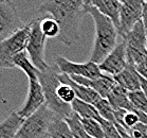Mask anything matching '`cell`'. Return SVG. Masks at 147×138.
I'll list each match as a JSON object with an SVG mask.
<instances>
[{
	"mask_svg": "<svg viewBox=\"0 0 147 138\" xmlns=\"http://www.w3.org/2000/svg\"><path fill=\"white\" fill-rule=\"evenodd\" d=\"M59 68L57 65H52L44 71H40L38 81H39L45 97H46V104L55 113L57 117L60 119H67L72 113V105L66 104L60 101L56 94V89L61 83L59 80L60 75Z\"/></svg>",
	"mask_w": 147,
	"mask_h": 138,
	"instance_id": "3957f363",
	"label": "cell"
},
{
	"mask_svg": "<svg viewBox=\"0 0 147 138\" xmlns=\"http://www.w3.org/2000/svg\"><path fill=\"white\" fill-rule=\"evenodd\" d=\"M24 120L17 111H12L0 124V138H16Z\"/></svg>",
	"mask_w": 147,
	"mask_h": 138,
	"instance_id": "e0dca14e",
	"label": "cell"
},
{
	"mask_svg": "<svg viewBox=\"0 0 147 138\" xmlns=\"http://www.w3.org/2000/svg\"><path fill=\"white\" fill-rule=\"evenodd\" d=\"M40 28L46 37H59L60 27L53 17L42 18L40 22Z\"/></svg>",
	"mask_w": 147,
	"mask_h": 138,
	"instance_id": "cb8c5ba5",
	"label": "cell"
},
{
	"mask_svg": "<svg viewBox=\"0 0 147 138\" xmlns=\"http://www.w3.org/2000/svg\"><path fill=\"white\" fill-rule=\"evenodd\" d=\"M46 104V97H45L42 87L38 80H29V89L22 106L18 109L20 116L24 119L30 117L35 111H37L41 106Z\"/></svg>",
	"mask_w": 147,
	"mask_h": 138,
	"instance_id": "7c38bea8",
	"label": "cell"
},
{
	"mask_svg": "<svg viewBox=\"0 0 147 138\" xmlns=\"http://www.w3.org/2000/svg\"><path fill=\"white\" fill-rule=\"evenodd\" d=\"M72 109L74 113H76L83 119H94V120L100 121V123L104 120L93 104L86 103V102L78 100V99H76L72 103Z\"/></svg>",
	"mask_w": 147,
	"mask_h": 138,
	"instance_id": "ffe728a7",
	"label": "cell"
},
{
	"mask_svg": "<svg viewBox=\"0 0 147 138\" xmlns=\"http://www.w3.org/2000/svg\"><path fill=\"white\" fill-rule=\"evenodd\" d=\"M85 1L87 5L94 7L103 15L109 17L117 28L120 22L122 2H120L119 0H85Z\"/></svg>",
	"mask_w": 147,
	"mask_h": 138,
	"instance_id": "9a60e30c",
	"label": "cell"
},
{
	"mask_svg": "<svg viewBox=\"0 0 147 138\" xmlns=\"http://www.w3.org/2000/svg\"><path fill=\"white\" fill-rule=\"evenodd\" d=\"M67 123L70 126L72 134L74 138H92L90 135L88 134L87 131L85 130L82 122V118L76 114V113H72L69 117L66 119Z\"/></svg>",
	"mask_w": 147,
	"mask_h": 138,
	"instance_id": "7402d4cb",
	"label": "cell"
},
{
	"mask_svg": "<svg viewBox=\"0 0 147 138\" xmlns=\"http://www.w3.org/2000/svg\"><path fill=\"white\" fill-rule=\"evenodd\" d=\"M127 64L128 57L126 45H125V41H122L117 45V47L108 54L107 57L98 66L104 74L115 77L125 69Z\"/></svg>",
	"mask_w": 147,
	"mask_h": 138,
	"instance_id": "8fae6325",
	"label": "cell"
},
{
	"mask_svg": "<svg viewBox=\"0 0 147 138\" xmlns=\"http://www.w3.org/2000/svg\"><path fill=\"white\" fill-rule=\"evenodd\" d=\"M142 21L144 24L145 30L147 32V0H144V7H143V17H142Z\"/></svg>",
	"mask_w": 147,
	"mask_h": 138,
	"instance_id": "4dcf8cb0",
	"label": "cell"
},
{
	"mask_svg": "<svg viewBox=\"0 0 147 138\" xmlns=\"http://www.w3.org/2000/svg\"><path fill=\"white\" fill-rule=\"evenodd\" d=\"M127 132L132 138H147V125L143 123H138Z\"/></svg>",
	"mask_w": 147,
	"mask_h": 138,
	"instance_id": "f1b7e54d",
	"label": "cell"
},
{
	"mask_svg": "<svg viewBox=\"0 0 147 138\" xmlns=\"http://www.w3.org/2000/svg\"><path fill=\"white\" fill-rule=\"evenodd\" d=\"M85 0H44L39 13L50 14L60 27L59 41L71 46L80 39V24L86 13Z\"/></svg>",
	"mask_w": 147,
	"mask_h": 138,
	"instance_id": "6da1fadb",
	"label": "cell"
},
{
	"mask_svg": "<svg viewBox=\"0 0 147 138\" xmlns=\"http://www.w3.org/2000/svg\"><path fill=\"white\" fill-rule=\"evenodd\" d=\"M119 1H120V2H122V3H123L124 1H126V0H119Z\"/></svg>",
	"mask_w": 147,
	"mask_h": 138,
	"instance_id": "e575fe53",
	"label": "cell"
},
{
	"mask_svg": "<svg viewBox=\"0 0 147 138\" xmlns=\"http://www.w3.org/2000/svg\"><path fill=\"white\" fill-rule=\"evenodd\" d=\"M117 84L126 89L128 92L141 90V75L137 71L134 64L128 62L127 66L122 72L113 77Z\"/></svg>",
	"mask_w": 147,
	"mask_h": 138,
	"instance_id": "5bb4252c",
	"label": "cell"
},
{
	"mask_svg": "<svg viewBox=\"0 0 147 138\" xmlns=\"http://www.w3.org/2000/svg\"><path fill=\"white\" fill-rule=\"evenodd\" d=\"M12 0H0V2H11Z\"/></svg>",
	"mask_w": 147,
	"mask_h": 138,
	"instance_id": "836d02e7",
	"label": "cell"
},
{
	"mask_svg": "<svg viewBox=\"0 0 147 138\" xmlns=\"http://www.w3.org/2000/svg\"><path fill=\"white\" fill-rule=\"evenodd\" d=\"M94 106H95V108L98 111V114L100 115V117L103 118L104 120L115 123V116H114L115 111L111 106V104L109 103L107 99L100 98V100L94 104Z\"/></svg>",
	"mask_w": 147,
	"mask_h": 138,
	"instance_id": "603a6c76",
	"label": "cell"
},
{
	"mask_svg": "<svg viewBox=\"0 0 147 138\" xmlns=\"http://www.w3.org/2000/svg\"><path fill=\"white\" fill-rule=\"evenodd\" d=\"M74 81L78 83V84L85 85L87 87L92 88L95 90L97 94H100L102 98L107 99V97L110 94V92L113 90V88L117 85L113 77L108 75V74H104L102 77H96V79H87V77H71Z\"/></svg>",
	"mask_w": 147,
	"mask_h": 138,
	"instance_id": "4fadbf2b",
	"label": "cell"
},
{
	"mask_svg": "<svg viewBox=\"0 0 147 138\" xmlns=\"http://www.w3.org/2000/svg\"><path fill=\"white\" fill-rule=\"evenodd\" d=\"M82 122H83L85 130L92 138H105L103 126L100 121L94 120V119H83L82 118Z\"/></svg>",
	"mask_w": 147,
	"mask_h": 138,
	"instance_id": "484cf974",
	"label": "cell"
},
{
	"mask_svg": "<svg viewBox=\"0 0 147 138\" xmlns=\"http://www.w3.org/2000/svg\"><path fill=\"white\" fill-rule=\"evenodd\" d=\"M55 65L59 68L61 73L70 77H83L87 79H96L103 75L98 64L88 61L86 63H75L67 60L64 56H57Z\"/></svg>",
	"mask_w": 147,
	"mask_h": 138,
	"instance_id": "30bf717a",
	"label": "cell"
},
{
	"mask_svg": "<svg viewBox=\"0 0 147 138\" xmlns=\"http://www.w3.org/2000/svg\"><path fill=\"white\" fill-rule=\"evenodd\" d=\"M56 94L60 101H63L64 103H66V104L72 105V103L77 99L76 94H75V91H74L73 88L71 87L69 84L63 83V82H61L59 84V86L57 87Z\"/></svg>",
	"mask_w": 147,
	"mask_h": 138,
	"instance_id": "d4e9b609",
	"label": "cell"
},
{
	"mask_svg": "<svg viewBox=\"0 0 147 138\" xmlns=\"http://www.w3.org/2000/svg\"><path fill=\"white\" fill-rule=\"evenodd\" d=\"M141 90L143 91L145 96L147 97V80L141 77Z\"/></svg>",
	"mask_w": 147,
	"mask_h": 138,
	"instance_id": "d6a6232c",
	"label": "cell"
},
{
	"mask_svg": "<svg viewBox=\"0 0 147 138\" xmlns=\"http://www.w3.org/2000/svg\"><path fill=\"white\" fill-rule=\"evenodd\" d=\"M123 41L126 45L128 62L136 66L147 54V32L143 21L138 22Z\"/></svg>",
	"mask_w": 147,
	"mask_h": 138,
	"instance_id": "52a82bcc",
	"label": "cell"
},
{
	"mask_svg": "<svg viewBox=\"0 0 147 138\" xmlns=\"http://www.w3.org/2000/svg\"><path fill=\"white\" fill-rule=\"evenodd\" d=\"M129 99L136 111L147 115V97L142 90L129 92Z\"/></svg>",
	"mask_w": 147,
	"mask_h": 138,
	"instance_id": "4316f807",
	"label": "cell"
},
{
	"mask_svg": "<svg viewBox=\"0 0 147 138\" xmlns=\"http://www.w3.org/2000/svg\"><path fill=\"white\" fill-rule=\"evenodd\" d=\"M31 24L27 26L10 37L1 41L0 44V64L3 68H14L12 60L17 54L27 50L28 43L30 39Z\"/></svg>",
	"mask_w": 147,
	"mask_h": 138,
	"instance_id": "5b68a950",
	"label": "cell"
},
{
	"mask_svg": "<svg viewBox=\"0 0 147 138\" xmlns=\"http://www.w3.org/2000/svg\"><path fill=\"white\" fill-rule=\"evenodd\" d=\"M58 118L47 104L24 120L16 138H46L52 122Z\"/></svg>",
	"mask_w": 147,
	"mask_h": 138,
	"instance_id": "277c9868",
	"label": "cell"
},
{
	"mask_svg": "<svg viewBox=\"0 0 147 138\" xmlns=\"http://www.w3.org/2000/svg\"><path fill=\"white\" fill-rule=\"evenodd\" d=\"M115 124V123H114ZM117 125V128H119V131H120V133H121V135H122V137L123 138H132L129 135V133L127 132V130H125V128H123V126H121L120 124H115Z\"/></svg>",
	"mask_w": 147,
	"mask_h": 138,
	"instance_id": "1f68e13d",
	"label": "cell"
},
{
	"mask_svg": "<svg viewBox=\"0 0 147 138\" xmlns=\"http://www.w3.org/2000/svg\"><path fill=\"white\" fill-rule=\"evenodd\" d=\"M86 13L92 17L95 27V37L89 61L100 65L119 44V32L113 21L94 7L87 5Z\"/></svg>",
	"mask_w": 147,
	"mask_h": 138,
	"instance_id": "7a4b0ae2",
	"label": "cell"
},
{
	"mask_svg": "<svg viewBox=\"0 0 147 138\" xmlns=\"http://www.w3.org/2000/svg\"><path fill=\"white\" fill-rule=\"evenodd\" d=\"M144 0H126L122 3L120 22L117 26L119 35L123 39L143 17Z\"/></svg>",
	"mask_w": 147,
	"mask_h": 138,
	"instance_id": "ba28073f",
	"label": "cell"
},
{
	"mask_svg": "<svg viewBox=\"0 0 147 138\" xmlns=\"http://www.w3.org/2000/svg\"><path fill=\"white\" fill-rule=\"evenodd\" d=\"M28 55L29 54L26 53V51L17 54L16 56H14L13 60H12L13 66L20 68L24 73L27 74L29 80H38L40 70L37 69L36 66L33 64V62L31 61L30 56H28Z\"/></svg>",
	"mask_w": 147,
	"mask_h": 138,
	"instance_id": "d6986e66",
	"label": "cell"
},
{
	"mask_svg": "<svg viewBox=\"0 0 147 138\" xmlns=\"http://www.w3.org/2000/svg\"><path fill=\"white\" fill-rule=\"evenodd\" d=\"M134 67H136V69H137V71L139 72L141 77L147 80V54L145 55L143 60L140 63H138Z\"/></svg>",
	"mask_w": 147,
	"mask_h": 138,
	"instance_id": "f546056e",
	"label": "cell"
},
{
	"mask_svg": "<svg viewBox=\"0 0 147 138\" xmlns=\"http://www.w3.org/2000/svg\"><path fill=\"white\" fill-rule=\"evenodd\" d=\"M59 80L60 82L63 83H67L73 88L75 94H76V97L78 100H82V101L86 102V103H90V104H95L98 100H100V96L97 94L96 91L93 90L92 88L87 87L85 85L78 84L76 82L74 81L73 79L68 75V74H64V73H60L59 75Z\"/></svg>",
	"mask_w": 147,
	"mask_h": 138,
	"instance_id": "2e32d148",
	"label": "cell"
},
{
	"mask_svg": "<svg viewBox=\"0 0 147 138\" xmlns=\"http://www.w3.org/2000/svg\"><path fill=\"white\" fill-rule=\"evenodd\" d=\"M102 126H103L105 138H123L120 131H119V128H117V125L112 123V122L103 120L102 121Z\"/></svg>",
	"mask_w": 147,
	"mask_h": 138,
	"instance_id": "83f0119b",
	"label": "cell"
},
{
	"mask_svg": "<svg viewBox=\"0 0 147 138\" xmlns=\"http://www.w3.org/2000/svg\"><path fill=\"white\" fill-rule=\"evenodd\" d=\"M107 100L109 101L111 106L114 108V111H117V109L134 111L129 99V92L119 84L113 88V90L107 97Z\"/></svg>",
	"mask_w": 147,
	"mask_h": 138,
	"instance_id": "ac0fdd59",
	"label": "cell"
},
{
	"mask_svg": "<svg viewBox=\"0 0 147 138\" xmlns=\"http://www.w3.org/2000/svg\"><path fill=\"white\" fill-rule=\"evenodd\" d=\"M41 19H42L41 17H37L30 22L31 34L26 51L37 69L44 71L50 65H48V63L45 60V46H46L47 37L42 33L41 28H40Z\"/></svg>",
	"mask_w": 147,
	"mask_h": 138,
	"instance_id": "8992f818",
	"label": "cell"
},
{
	"mask_svg": "<svg viewBox=\"0 0 147 138\" xmlns=\"http://www.w3.org/2000/svg\"><path fill=\"white\" fill-rule=\"evenodd\" d=\"M27 26L22 21L13 1L0 2V39L4 41Z\"/></svg>",
	"mask_w": 147,
	"mask_h": 138,
	"instance_id": "9c48e42d",
	"label": "cell"
},
{
	"mask_svg": "<svg viewBox=\"0 0 147 138\" xmlns=\"http://www.w3.org/2000/svg\"><path fill=\"white\" fill-rule=\"evenodd\" d=\"M48 137L50 138H74L72 131H71L70 126L67 123L66 119H60L56 118L50 128H49V134Z\"/></svg>",
	"mask_w": 147,
	"mask_h": 138,
	"instance_id": "44dd1931",
	"label": "cell"
}]
</instances>
